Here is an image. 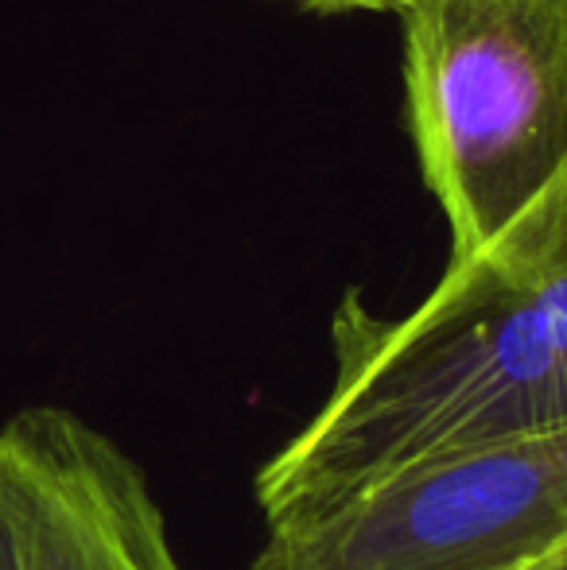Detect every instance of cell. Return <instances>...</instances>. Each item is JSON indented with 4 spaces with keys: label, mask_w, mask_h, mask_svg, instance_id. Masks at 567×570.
<instances>
[{
    "label": "cell",
    "mask_w": 567,
    "mask_h": 570,
    "mask_svg": "<svg viewBox=\"0 0 567 570\" xmlns=\"http://www.w3.org/2000/svg\"><path fill=\"white\" fill-rule=\"evenodd\" d=\"M514 570H567V543H560V548H553L548 556L532 559V563H525V567H514Z\"/></svg>",
    "instance_id": "obj_6"
},
{
    "label": "cell",
    "mask_w": 567,
    "mask_h": 570,
    "mask_svg": "<svg viewBox=\"0 0 567 570\" xmlns=\"http://www.w3.org/2000/svg\"><path fill=\"white\" fill-rule=\"evenodd\" d=\"M334 384L257 473L268 528L311 524L436 454L567 423V171L404 318L334 315Z\"/></svg>",
    "instance_id": "obj_1"
},
{
    "label": "cell",
    "mask_w": 567,
    "mask_h": 570,
    "mask_svg": "<svg viewBox=\"0 0 567 570\" xmlns=\"http://www.w3.org/2000/svg\"><path fill=\"white\" fill-rule=\"evenodd\" d=\"M0 570H183L148 478L67 407L0 423Z\"/></svg>",
    "instance_id": "obj_4"
},
{
    "label": "cell",
    "mask_w": 567,
    "mask_h": 570,
    "mask_svg": "<svg viewBox=\"0 0 567 570\" xmlns=\"http://www.w3.org/2000/svg\"><path fill=\"white\" fill-rule=\"evenodd\" d=\"M397 16L412 144L462 261L567 171V0H417Z\"/></svg>",
    "instance_id": "obj_2"
},
{
    "label": "cell",
    "mask_w": 567,
    "mask_h": 570,
    "mask_svg": "<svg viewBox=\"0 0 567 570\" xmlns=\"http://www.w3.org/2000/svg\"><path fill=\"white\" fill-rule=\"evenodd\" d=\"M567 543V423L436 454L311 524L268 528L250 570H514Z\"/></svg>",
    "instance_id": "obj_3"
},
{
    "label": "cell",
    "mask_w": 567,
    "mask_h": 570,
    "mask_svg": "<svg viewBox=\"0 0 567 570\" xmlns=\"http://www.w3.org/2000/svg\"><path fill=\"white\" fill-rule=\"evenodd\" d=\"M319 12H404L417 0H300Z\"/></svg>",
    "instance_id": "obj_5"
}]
</instances>
